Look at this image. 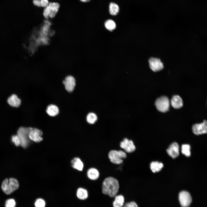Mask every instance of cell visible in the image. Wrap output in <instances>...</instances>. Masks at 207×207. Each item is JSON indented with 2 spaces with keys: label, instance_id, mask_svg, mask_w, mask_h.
Listing matches in <instances>:
<instances>
[{
  "label": "cell",
  "instance_id": "obj_1",
  "mask_svg": "<svg viewBox=\"0 0 207 207\" xmlns=\"http://www.w3.org/2000/svg\"><path fill=\"white\" fill-rule=\"evenodd\" d=\"M119 188L118 181L115 178L109 177L104 179L102 183V191L106 195L111 197H115Z\"/></svg>",
  "mask_w": 207,
  "mask_h": 207
},
{
  "label": "cell",
  "instance_id": "obj_2",
  "mask_svg": "<svg viewBox=\"0 0 207 207\" xmlns=\"http://www.w3.org/2000/svg\"><path fill=\"white\" fill-rule=\"evenodd\" d=\"M19 186L18 181L15 179L11 178L6 179L3 182L1 189L6 194H10L17 189Z\"/></svg>",
  "mask_w": 207,
  "mask_h": 207
},
{
  "label": "cell",
  "instance_id": "obj_3",
  "mask_svg": "<svg viewBox=\"0 0 207 207\" xmlns=\"http://www.w3.org/2000/svg\"><path fill=\"white\" fill-rule=\"evenodd\" d=\"M32 129L30 127H20L17 131V135L20 140V145L23 148L27 147L30 144V139L29 137V134Z\"/></svg>",
  "mask_w": 207,
  "mask_h": 207
},
{
  "label": "cell",
  "instance_id": "obj_4",
  "mask_svg": "<svg viewBox=\"0 0 207 207\" xmlns=\"http://www.w3.org/2000/svg\"><path fill=\"white\" fill-rule=\"evenodd\" d=\"M126 153L122 150H112L108 154V157L110 162L116 164H120L123 159L126 158Z\"/></svg>",
  "mask_w": 207,
  "mask_h": 207
},
{
  "label": "cell",
  "instance_id": "obj_5",
  "mask_svg": "<svg viewBox=\"0 0 207 207\" xmlns=\"http://www.w3.org/2000/svg\"><path fill=\"white\" fill-rule=\"evenodd\" d=\"M60 7L59 4L57 3L49 2L44 9L43 15L44 17L46 19L54 17L58 11Z\"/></svg>",
  "mask_w": 207,
  "mask_h": 207
},
{
  "label": "cell",
  "instance_id": "obj_6",
  "mask_svg": "<svg viewBox=\"0 0 207 207\" xmlns=\"http://www.w3.org/2000/svg\"><path fill=\"white\" fill-rule=\"evenodd\" d=\"M155 104L157 110L162 112H165L169 110L170 101L166 96H162L158 98L156 101Z\"/></svg>",
  "mask_w": 207,
  "mask_h": 207
},
{
  "label": "cell",
  "instance_id": "obj_7",
  "mask_svg": "<svg viewBox=\"0 0 207 207\" xmlns=\"http://www.w3.org/2000/svg\"><path fill=\"white\" fill-rule=\"evenodd\" d=\"M76 80L74 76L71 75L66 76L62 81L65 90L69 93L72 92L76 85Z\"/></svg>",
  "mask_w": 207,
  "mask_h": 207
},
{
  "label": "cell",
  "instance_id": "obj_8",
  "mask_svg": "<svg viewBox=\"0 0 207 207\" xmlns=\"http://www.w3.org/2000/svg\"><path fill=\"white\" fill-rule=\"evenodd\" d=\"M179 198L180 204L182 207H188L192 202V198L189 193L185 191L180 192Z\"/></svg>",
  "mask_w": 207,
  "mask_h": 207
},
{
  "label": "cell",
  "instance_id": "obj_9",
  "mask_svg": "<svg viewBox=\"0 0 207 207\" xmlns=\"http://www.w3.org/2000/svg\"><path fill=\"white\" fill-rule=\"evenodd\" d=\"M120 147L123 149L125 152L131 153L136 150V147L133 142L131 140L125 138L120 142Z\"/></svg>",
  "mask_w": 207,
  "mask_h": 207
},
{
  "label": "cell",
  "instance_id": "obj_10",
  "mask_svg": "<svg viewBox=\"0 0 207 207\" xmlns=\"http://www.w3.org/2000/svg\"><path fill=\"white\" fill-rule=\"evenodd\" d=\"M148 62L150 68L154 72L161 71L164 68L163 63L158 58L151 57L149 59Z\"/></svg>",
  "mask_w": 207,
  "mask_h": 207
},
{
  "label": "cell",
  "instance_id": "obj_11",
  "mask_svg": "<svg viewBox=\"0 0 207 207\" xmlns=\"http://www.w3.org/2000/svg\"><path fill=\"white\" fill-rule=\"evenodd\" d=\"M192 130L193 133L197 135L206 133L207 132L206 121L204 120L202 123L193 125Z\"/></svg>",
  "mask_w": 207,
  "mask_h": 207
},
{
  "label": "cell",
  "instance_id": "obj_12",
  "mask_svg": "<svg viewBox=\"0 0 207 207\" xmlns=\"http://www.w3.org/2000/svg\"><path fill=\"white\" fill-rule=\"evenodd\" d=\"M43 134L41 130L36 128H33L29 134V137L31 140L35 142H39L43 140L42 137Z\"/></svg>",
  "mask_w": 207,
  "mask_h": 207
},
{
  "label": "cell",
  "instance_id": "obj_13",
  "mask_svg": "<svg viewBox=\"0 0 207 207\" xmlns=\"http://www.w3.org/2000/svg\"><path fill=\"white\" fill-rule=\"evenodd\" d=\"M168 155L174 158L177 157L179 155V146L178 144L174 142L171 144L166 150Z\"/></svg>",
  "mask_w": 207,
  "mask_h": 207
},
{
  "label": "cell",
  "instance_id": "obj_14",
  "mask_svg": "<svg viewBox=\"0 0 207 207\" xmlns=\"http://www.w3.org/2000/svg\"><path fill=\"white\" fill-rule=\"evenodd\" d=\"M46 112L49 116L54 117L59 114V109L57 105L51 104L47 106L46 109Z\"/></svg>",
  "mask_w": 207,
  "mask_h": 207
},
{
  "label": "cell",
  "instance_id": "obj_15",
  "mask_svg": "<svg viewBox=\"0 0 207 207\" xmlns=\"http://www.w3.org/2000/svg\"><path fill=\"white\" fill-rule=\"evenodd\" d=\"M171 104L173 108L178 109L181 108L183 105L181 98L178 95H174L171 100Z\"/></svg>",
  "mask_w": 207,
  "mask_h": 207
},
{
  "label": "cell",
  "instance_id": "obj_16",
  "mask_svg": "<svg viewBox=\"0 0 207 207\" xmlns=\"http://www.w3.org/2000/svg\"><path fill=\"white\" fill-rule=\"evenodd\" d=\"M7 101L10 106L15 107H19L21 103L20 99L15 94H13L9 97L8 98Z\"/></svg>",
  "mask_w": 207,
  "mask_h": 207
},
{
  "label": "cell",
  "instance_id": "obj_17",
  "mask_svg": "<svg viewBox=\"0 0 207 207\" xmlns=\"http://www.w3.org/2000/svg\"><path fill=\"white\" fill-rule=\"evenodd\" d=\"M87 174L88 177L90 179L93 180L97 179L99 176V171L94 168H89L87 171Z\"/></svg>",
  "mask_w": 207,
  "mask_h": 207
},
{
  "label": "cell",
  "instance_id": "obj_18",
  "mask_svg": "<svg viewBox=\"0 0 207 207\" xmlns=\"http://www.w3.org/2000/svg\"><path fill=\"white\" fill-rule=\"evenodd\" d=\"M71 166L74 168L81 171L83 167V162L78 158H74L71 161Z\"/></svg>",
  "mask_w": 207,
  "mask_h": 207
},
{
  "label": "cell",
  "instance_id": "obj_19",
  "mask_svg": "<svg viewBox=\"0 0 207 207\" xmlns=\"http://www.w3.org/2000/svg\"><path fill=\"white\" fill-rule=\"evenodd\" d=\"M113 203V207H122L124 205V199L122 195H118L115 196Z\"/></svg>",
  "mask_w": 207,
  "mask_h": 207
},
{
  "label": "cell",
  "instance_id": "obj_20",
  "mask_svg": "<svg viewBox=\"0 0 207 207\" xmlns=\"http://www.w3.org/2000/svg\"><path fill=\"white\" fill-rule=\"evenodd\" d=\"M163 167V164L157 161L152 162L150 164V168L154 173L160 171Z\"/></svg>",
  "mask_w": 207,
  "mask_h": 207
},
{
  "label": "cell",
  "instance_id": "obj_21",
  "mask_svg": "<svg viewBox=\"0 0 207 207\" xmlns=\"http://www.w3.org/2000/svg\"><path fill=\"white\" fill-rule=\"evenodd\" d=\"M76 196L77 198L80 200H85L88 197L87 191L84 188H79L77 190Z\"/></svg>",
  "mask_w": 207,
  "mask_h": 207
},
{
  "label": "cell",
  "instance_id": "obj_22",
  "mask_svg": "<svg viewBox=\"0 0 207 207\" xmlns=\"http://www.w3.org/2000/svg\"><path fill=\"white\" fill-rule=\"evenodd\" d=\"M86 119L88 123L90 124H93L97 121V116L95 113L91 112L87 115Z\"/></svg>",
  "mask_w": 207,
  "mask_h": 207
},
{
  "label": "cell",
  "instance_id": "obj_23",
  "mask_svg": "<svg viewBox=\"0 0 207 207\" xmlns=\"http://www.w3.org/2000/svg\"><path fill=\"white\" fill-rule=\"evenodd\" d=\"M109 7L110 13L112 15H116L119 11L118 6V5L114 3H110L109 5Z\"/></svg>",
  "mask_w": 207,
  "mask_h": 207
},
{
  "label": "cell",
  "instance_id": "obj_24",
  "mask_svg": "<svg viewBox=\"0 0 207 207\" xmlns=\"http://www.w3.org/2000/svg\"><path fill=\"white\" fill-rule=\"evenodd\" d=\"M190 146L187 144H183L181 146V152L187 157H189L191 155Z\"/></svg>",
  "mask_w": 207,
  "mask_h": 207
},
{
  "label": "cell",
  "instance_id": "obj_25",
  "mask_svg": "<svg viewBox=\"0 0 207 207\" xmlns=\"http://www.w3.org/2000/svg\"><path fill=\"white\" fill-rule=\"evenodd\" d=\"M105 26L108 30L110 31H112L115 28L116 24L113 20H108L105 22Z\"/></svg>",
  "mask_w": 207,
  "mask_h": 207
},
{
  "label": "cell",
  "instance_id": "obj_26",
  "mask_svg": "<svg viewBox=\"0 0 207 207\" xmlns=\"http://www.w3.org/2000/svg\"><path fill=\"white\" fill-rule=\"evenodd\" d=\"M34 205L35 207H45V203L43 199L40 198L36 200Z\"/></svg>",
  "mask_w": 207,
  "mask_h": 207
},
{
  "label": "cell",
  "instance_id": "obj_27",
  "mask_svg": "<svg viewBox=\"0 0 207 207\" xmlns=\"http://www.w3.org/2000/svg\"><path fill=\"white\" fill-rule=\"evenodd\" d=\"M12 141L16 146L20 145V140L17 135H14L12 137Z\"/></svg>",
  "mask_w": 207,
  "mask_h": 207
},
{
  "label": "cell",
  "instance_id": "obj_28",
  "mask_svg": "<svg viewBox=\"0 0 207 207\" xmlns=\"http://www.w3.org/2000/svg\"><path fill=\"white\" fill-rule=\"evenodd\" d=\"M16 202L14 200L12 199L7 200L5 203L6 207H15Z\"/></svg>",
  "mask_w": 207,
  "mask_h": 207
},
{
  "label": "cell",
  "instance_id": "obj_29",
  "mask_svg": "<svg viewBox=\"0 0 207 207\" xmlns=\"http://www.w3.org/2000/svg\"><path fill=\"white\" fill-rule=\"evenodd\" d=\"M124 207H138V206L135 202L131 201L126 203L124 205Z\"/></svg>",
  "mask_w": 207,
  "mask_h": 207
},
{
  "label": "cell",
  "instance_id": "obj_30",
  "mask_svg": "<svg viewBox=\"0 0 207 207\" xmlns=\"http://www.w3.org/2000/svg\"><path fill=\"white\" fill-rule=\"evenodd\" d=\"M40 7L45 8L49 4L48 0H39Z\"/></svg>",
  "mask_w": 207,
  "mask_h": 207
},
{
  "label": "cell",
  "instance_id": "obj_31",
  "mask_svg": "<svg viewBox=\"0 0 207 207\" xmlns=\"http://www.w3.org/2000/svg\"><path fill=\"white\" fill-rule=\"evenodd\" d=\"M81 1L83 2H87L90 1L91 0H80Z\"/></svg>",
  "mask_w": 207,
  "mask_h": 207
}]
</instances>
